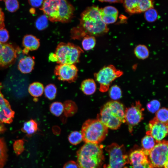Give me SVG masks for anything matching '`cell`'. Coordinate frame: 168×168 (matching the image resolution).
Masks as SVG:
<instances>
[{"mask_svg":"<svg viewBox=\"0 0 168 168\" xmlns=\"http://www.w3.org/2000/svg\"><path fill=\"white\" fill-rule=\"evenodd\" d=\"M99 9L98 7L93 6L82 13L79 26L72 31L73 38H78L87 35L99 36L108 31L106 25L102 20Z\"/></svg>","mask_w":168,"mask_h":168,"instance_id":"cell-1","label":"cell"},{"mask_svg":"<svg viewBox=\"0 0 168 168\" xmlns=\"http://www.w3.org/2000/svg\"><path fill=\"white\" fill-rule=\"evenodd\" d=\"M40 10L51 21L63 23L71 21L74 11L67 0H44Z\"/></svg>","mask_w":168,"mask_h":168,"instance_id":"cell-2","label":"cell"},{"mask_svg":"<svg viewBox=\"0 0 168 168\" xmlns=\"http://www.w3.org/2000/svg\"><path fill=\"white\" fill-rule=\"evenodd\" d=\"M103 148L99 144L85 143L77 153L79 168H101L104 161Z\"/></svg>","mask_w":168,"mask_h":168,"instance_id":"cell-3","label":"cell"},{"mask_svg":"<svg viewBox=\"0 0 168 168\" xmlns=\"http://www.w3.org/2000/svg\"><path fill=\"white\" fill-rule=\"evenodd\" d=\"M97 119L108 128L113 130L119 128L125 122V110L123 105L116 101H109L101 108Z\"/></svg>","mask_w":168,"mask_h":168,"instance_id":"cell-4","label":"cell"},{"mask_svg":"<svg viewBox=\"0 0 168 168\" xmlns=\"http://www.w3.org/2000/svg\"><path fill=\"white\" fill-rule=\"evenodd\" d=\"M81 133L85 142L99 144L105 138L108 128L97 119H88L83 124Z\"/></svg>","mask_w":168,"mask_h":168,"instance_id":"cell-5","label":"cell"},{"mask_svg":"<svg viewBox=\"0 0 168 168\" xmlns=\"http://www.w3.org/2000/svg\"><path fill=\"white\" fill-rule=\"evenodd\" d=\"M82 50L78 46L70 43L61 42L54 53L58 64H75L79 62Z\"/></svg>","mask_w":168,"mask_h":168,"instance_id":"cell-6","label":"cell"},{"mask_svg":"<svg viewBox=\"0 0 168 168\" xmlns=\"http://www.w3.org/2000/svg\"><path fill=\"white\" fill-rule=\"evenodd\" d=\"M109 155V162L103 166V168H125L129 163V158L126 153L124 145L112 143L105 148Z\"/></svg>","mask_w":168,"mask_h":168,"instance_id":"cell-7","label":"cell"},{"mask_svg":"<svg viewBox=\"0 0 168 168\" xmlns=\"http://www.w3.org/2000/svg\"><path fill=\"white\" fill-rule=\"evenodd\" d=\"M148 155L152 168H162L168 163V141L164 140L156 142Z\"/></svg>","mask_w":168,"mask_h":168,"instance_id":"cell-8","label":"cell"},{"mask_svg":"<svg viewBox=\"0 0 168 168\" xmlns=\"http://www.w3.org/2000/svg\"><path fill=\"white\" fill-rule=\"evenodd\" d=\"M123 74L122 71L111 65L104 67L95 73L94 76L96 81L100 84V91L105 92L108 90L112 82Z\"/></svg>","mask_w":168,"mask_h":168,"instance_id":"cell-9","label":"cell"},{"mask_svg":"<svg viewBox=\"0 0 168 168\" xmlns=\"http://www.w3.org/2000/svg\"><path fill=\"white\" fill-rule=\"evenodd\" d=\"M144 109L139 101H136L131 106L125 110V119L128 126V131L131 133L133 127L143 119Z\"/></svg>","mask_w":168,"mask_h":168,"instance_id":"cell-10","label":"cell"},{"mask_svg":"<svg viewBox=\"0 0 168 168\" xmlns=\"http://www.w3.org/2000/svg\"><path fill=\"white\" fill-rule=\"evenodd\" d=\"M78 72L75 64H60L56 66L54 72L59 80L71 83L77 79Z\"/></svg>","mask_w":168,"mask_h":168,"instance_id":"cell-11","label":"cell"},{"mask_svg":"<svg viewBox=\"0 0 168 168\" xmlns=\"http://www.w3.org/2000/svg\"><path fill=\"white\" fill-rule=\"evenodd\" d=\"M126 11L130 14L139 13L153 8V0H124L123 2Z\"/></svg>","mask_w":168,"mask_h":168,"instance_id":"cell-12","label":"cell"},{"mask_svg":"<svg viewBox=\"0 0 168 168\" xmlns=\"http://www.w3.org/2000/svg\"><path fill=\"white\" fill-rule=\"evenodd\" d=\"M16 57V52L12 45L0 42V69L11 66Z\"/></svg>","mask_w":168,"mask_h":168,"instance_id":"cell-13","label":"cell"},{"mask_svg":"<svg viewBox=\"0 0 168 168\" xmlns=\"http://www.w3.org/2000/svg\"><path fill=\"white\" fill-rule=\"evenodd\" d=\"M147 128L146 134L151 136L156 142L163 140L167 135L168 124L159 122L155 117L149 122Z\"/></svg>","mask_w":168,"mask_h":168,"instance_id":"cell-14","label":"cell"},{"mask_svg":"<svg viewBox=\"0 0 168 168\" xmlns=\"http://www.w3.org/2000/svg\"><path fill=\"white\" fill-rule=\"evenodd\" d=\"M148 155V153L142 148L134 150L128 156L129 162L133 168H152Z\"/></svg>","mask_w":168,"mask_h":168,"instance_id":"cell-15","label":"cell"},{"mask_svg":"<svg viewBox=\"0 0 168 168\" xmlns=\"http://www.w3.org/2000/svg\"><path fill=\"white\" fill-rule=\"evenodd\" d=\"M2 88V84L0 83V122L10 124L13 121L15 113L9 102L4 98L1 91Z\"/></svg>","mask_w":168,"mask_h":168,"instance_id":"cell-16","label":"cell"},{"mask_svg":"<svg viewBox=\"0 0 168 168\" xmlns=\"http://www.w3.org/2000/svg\"><path fill=\"white\" fill-rule=\"evenodd\" d=\"M99 11L102 21L106 25L114 23L117 20L118 11L114 7L108 6L100 8Z\"/></svg>","mask_w":168,"mask_h":168,"instance_id":"cell-17","label":"cell"},{"mask_svg":"<svg viewBox=\"0 0 168 168\" xmlns=\"http://www.w3.org/2000/svg\"><path fill=\"white\" fill-rule=\"evenodd\" d=\"M35 64L33 57L30 56H27L20 60L18 65V68L23 73H29L33 69Z\"/></svg>","mask_w":168,"mask_h":168,"instance_id":"cell-18","label":"cell"},{"mask_svg":"<svg viewBox=\"0 0 168 168\" xmlns=\"http://www.w3.org/2000/svg\"><path fill=\"white\" fill-rule=\"evenodd\" d=\"M22 44L24 48L29 51L35 50L40 47V40L33 35H26L23 38Z\"/></svg>","mask_w":168,"mask_h":168,"instance_id":"cell-19","label":"cell"},{"mask_svg":"<svg viewBox=\"0 0 168 168\" xmlns=\"http://www.w3.org/2000/svg\"><path fill=\"white\" fill-rule=\"evenodd\" d=\"M81 88L84 94L87 95H90L95 92L96 88V84L93 79H86L81 83Z\"/></svg>","mask_w":168,"mask_h":168,"instance_id":"cell-20","label":"cell"},{"mask_svg":"<svg viewBox=\"0 0 168 168\" xmlns=\"http://www.w3.org/2000/svg\"><path fill=\"white\" fill-rule=\"evenodd\" d=\"M44 89L43 85L41 83L35 82L30 85L28 88V91L32 96L38 97L42 95Z\"/></svg>","mask_w":168,"mask_h":168,"instance_id":"cell-21","label":"cell"},{"mask_svg":"<svg viewBox=\"0 0 168 168\" xmlns=\"http://www.w3.org/2000/svg\"><path fill=\"white\" fill-rule=\"evenodd\" d=\"M154 138L151 135L146 134L142 138L141 144L142 148L144 150L149 153L156 144Z\"/></svg>","mask_w":168,"mask_h":168,"instance_id":"cell-22","label":"cell"},{"mask_svg":"<svg viewBox=\"0 0 168 168\" xmlns=\"http://www.w3.org/2000/svg\"><path fill=\"white\" fill-rule=\"evenodd\" d=\"M7 148L4 139L0 138V168L4 166L7 158Z\"/></svg>","mask_w":168,"mask_h":168,"instance_id":"cell-23","label":"cell"},{"mask_svg":"<svg viewBox=\"0 0 168 168\" xmlns=\"http://www.w3.org/2000/svg\"><path fill=\"white\" fill-rule=\"evenodd\" d=\"M83 49L88 51L93 49L96 44V40L94 36L86 35L84 36L82 43Z\"/></svg>","mask_w":168,"mask_h":168,"instance_id":"cell-24","label":"cell"},{"mask_svg":"<svg viewBox=\"0 0 168 168\" xmlns=\"http://www.w3.org/2000/svg\"><path fill=\"white\" fill-rule=\"evenodd\" d=\"M37 129V123L34 120L31 119L24 123L22 130L28 135H30L35 133Z\"/></svg>","mask_w":168,"mask_h":168,"instance_id":"cell-25","label":"cell"},{"mask_svg":"<svg viewBox=\"0 0 168 168\" xmlns=\"http://www.w3.org/2000/svg\"><path fill=\"white\" fill-rule=\"evenodd\" d=\"M134 53L136 56L140 59H146L149 55V51L147 47L142 44L137 46L134 49Z\"/></svg>","mask_w":168,"mask_h":168,"instance_id":"cell-26","label":"cell"},{"mask_svg":"<svg viewBox=\"0 0 168 168\" xmlns=\"http://www.w3.org/2000/svg\"><path fill=\"white\" fill-rule=\"evenodd\" d=\"M49 109L52 114L56 116H59L64 111V105L60 102H54L50 105Z\"/></svg>","mask_w":168,"mask_h":168,"instance_id":"cell-27","label":"cell"},{"mask_svg":"<svg viewBox=\"0 0 168 168\" xmlns=\"http://www.w3.org/2000/svg\"><path fill=\"white\" fill-rule=\"evenodd\" d=\"M155 117L159 122L168 124V111L167 108L163 107L156 112Z\"/></svg>","mask_w":168,"mask_h":168,"instance_id":"cell-28","label":"cell"},{"mask_svg":"<svg viewBox=\"0 0 168 168\" xmlns=\"http://www.w3.org/2000/svg\"><path fill=\"white\" fill-rule=\"evenodd\" d=\"M46 97L50 100H53L56 97L57 89L54 84H49L47 85L44 89Z\"/></svg>","mask_w":168,"mask_h":168,"instance_id":"cell-29","label":"cell"},{"mask_svg":"<svg viewBox=\"0 0 168 168\" xmlns=\"http://www.w3.org/2000/svg\"><path fill=\"white\" fill-rule=\"evenodd\" d=\"M68 140L69 142L72 144L74 145H77L83 140L81 133L77 131L72 132L68 136Z\"/></svg>","mask_w":168,"mask_h":168,"instance_id":"cell-30","label":"cell"},{"mask_svg":"<svg viewBox=\"0 0 168 168\" xmlns=\"http://www.w3.org/2000/svg\"><path fill=\"white\" fill-rule=\"evenodd\" d=\"M48 25V19L44 14L39 17L35 22V25L36 28L40 30L45 29Z\"/></svg>","mask_w":168,"mask_h":168,"instance_id":"cell-31","label":"cell"},{"mask_svg":"<svg viewBox=\"0 0 168 168\" xmlns=\"http://www.w3.org/2000/svg\"><path fill=\"white\" fill-rule=\"evenodd\" d=\"M158 16L157 11L153 8L148 9L145 12V19L148 22H152L156 21L157 19Z\"/></svg>","mask_w":168,"mask_h":168,"instance_id":"cell-32","label":"cell"},{"mask_svg":"<svg viewBox=\"0 0 168 168\" xmlns=\"http://www.w3.org/2000/svg\"><path fill=\"white\" fill-rule=\"evenodd\" d=\"M109 95L110 97L114 100L119 99L122 96L121 90L117 85H114L110 88Z\"/></svg>","mask_w":168,"mask_h":168,"instance_id":"cell-33","label":"cell"},{"mask_svg":"<svg viewBox=\"0 0 168 168\" xmlns=\"http://www.w3.org/2000/svg\"><path fill=\"white\" fill-rule=\"evenodd\" d=\"M7 9L12 12L16 11L19 8V3L17 0H4Z\"/></svg>","mask_w":168,"mask_h":168,"instance_id":"cell-34","label":"cell"},{"mask_svg":"<svg viewBox=\"0 0 168 168\" xmlns=\"http://www.w3.org/2000/svg\"><path fill=\"white\" fill-rule=\"evenodd\" d=\"M24 141L22 139L16 140L13 145V149L15 153L18 155L21 154L24 151Z\"/></svg>","mask_w":168,"mask_h":168,"instance_id":"cell-35","label":"cell"},{"mask_svg":"<svg viewBox=\"0 0 168 168\" xmlns=\"http://www.w3.org/2000/svg\"><path fill=\"white\" fill-rule=\"evenodd\" d=\"M160 105L159 101L156 100H153L147 104V108L151 112L155 113L159 109Z\"/></svg>","mask_w":168,"mask_h":168,"instance_id":"cell-36","label":"cell"},{"mask_svg":"<svg viewBox=\"0 0 168 168\" xmlns=\"http://www.w3.org/2000/svg\"><path fill=\"white\" fill-rule=\"evenodd\" d=\"M9 38L8 30L4 28H0V42L5 43Z\"/></svg>","mask_w":168,"mask_h":168,"instance_id":"cell-37","label":"cell"},{"mask_svg":"<svg viewBox=\"0 0 168 168\" xmlns=\"http://www.w3.org/2000/svg\"><path fill=\"white\" fill-rule=\"evenodd\" d=\"M63 168H79V167L77 162L73 161H70L65 164Z\"/></svg>","mask_w":168,"mask_h":168,"instance_id":"cell-38","label":"cell"},{"mask_svg":"<svg viewBox=\"0 0 168 168\" xmlns=\"http://www.w3.org/2000/svg\"><path fill=\"white\" fill-rule=\"evenodd\" d=\"M43 0H28L29 4L32 7H38L41 6Z\"/></svg>","mask_w":168,"mask_h":168,"instance_id":"cell-39","label":"cell"},{"mask_svg":"<svg viewBox=\"0 0 168 168\" xmlns=\"http://www.w3.org/2000/svg\"><path fill=\"white\" fill-rule=\"evenodd\" d=\"M4 14L2 9L0 8V28H4Z\"/></svg>","mask_w":168,"mask_h":168,"instance_id":"cell-40","label":"cell"},{"mask_svg":"<svg viewBox=\"0 0 168 168\" xmlns=\"http://www.w3.org/2000/svg\"><path fill=\"white\" fill-rule=\"evenodd\" d=\"M102 2L110 3H123L124 0H98Z\"/></svg>","mask_w":168,"mask_h":168,"instance_id":"cell-41","label":"cell"},{"mask_svg":"<svg viewBox=\"0 0 168 168\" xmlns=\"http://www.w3.org/2000/svg\"><path fill=\"white\" fill-rule=\"evenodd\" d=\"M29 51L27 49L24 48L22 50V52L24 54H27L29 52Z\"/></svg>","mask_w":168,"mask_h":168,"instance_id":"cell-42","label":"cell"},{"mask_svg":"<svg viewBox=\"0 0 168 168\" xmlns=\"http://www.w3.org/2000/svg\"><path fill=\"white\" fill-rule=\"evenodd\" d=\"M30 12L32 14H34L35 12V10L33 8L31 9L30 10Z\"/></svg>","mask_w":168,"mask_h":168,"instance_id":"cell-43","label":"cell"},{"mask_svg":"<svg viewBox=\"0 0 168 168\" xmlns=\"http://www.w3.org/2000/svg\"><path fill=\"white\" fill-rule=\"evenodd\" d=\"M163 168H168V163H166L163 166Z\"/></svg>","mask_w":168,"mask_h":168,"instance_id":"cell-44","label":"cell"},{"mask_svg":"<svg viewBox=\"0 0 168 168\" xmlns=\"http://www.w3.org/2000/svg\"><path fill=\"white\" fill-rule=\"evenodd\" d=\"M1 0H0V1H1Z\"/></svg>","mask_w":168,"mask_h":168,"instance_id":"cell-45","label":"cell"}]
</instances>
